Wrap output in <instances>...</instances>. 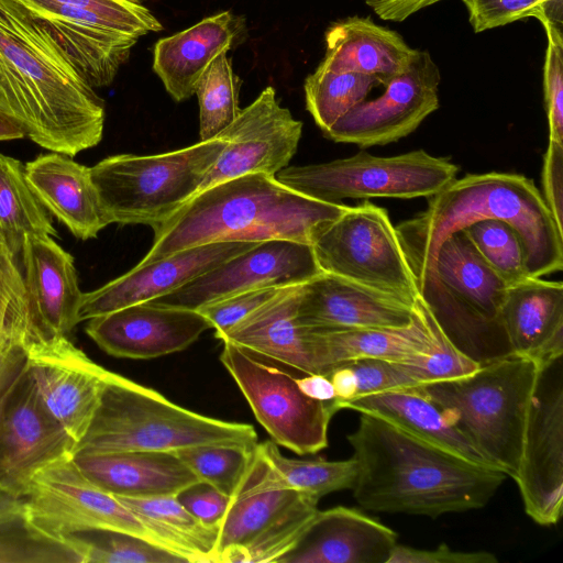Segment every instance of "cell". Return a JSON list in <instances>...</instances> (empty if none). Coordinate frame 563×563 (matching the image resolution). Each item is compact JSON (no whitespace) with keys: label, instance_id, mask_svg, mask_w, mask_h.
Returning a JSON list of instances; mask_svg holds the SVG:
<instances>
[{"label":"cell","instance_id":"1","mask_svg":"<svg viewBox=\"0 0 563 563\" xmlns=\"http://www.w3.org/2000/svg\"><path fill=\"white\" fill-rule=\"evenodd\" d=\"M0 110L52 152L75 156L102 139L103 100L20 0H0Z\"/></svg>","mask_w":563,"mask_h":563},{"label":"cell","instance_id":"2","mask_svg":"<svg viewBox=\"0 0 563 563\" xmlns=\"http://www.w3.org/2000/svg\"><path fill=\"white\" fill-rule=\"evenodd\" d=\"M349 434L357 473L352 487L367 510L437 518L484 507L507 475L360 412Z\"/></svg>","mask_w":563,"mask_h":563},{"label":"cell","instance_id":"3","mask_svg":"<svg viewBox=\"0 0 563 563\" xmlns=\"http://www.w3.org/2000/svg\"><path fill=\"white\" fill-rule=\"evenodd\" d=\"M349 207L305 196L273 175H242L197 192L153 228L152 246L137 265L213 242L290 240L312 245Z\"/></svg>","mask_w":563,"mask_h":563},{"label":"cell","instance_id":"4","mask_svg":"<svg viewBox=\"0 0 563 563\" xmlns=\"http://www.w3.org/2000/svg\"><path fill=\"white\" fill-rule=\"evenodd\" d=\"M424 211L396 227L415 280L427 274L440 244L482 219H499L517 232L529 277L563 267L561 231L532 179L520 174H468L429 197Z\"/></svg>","mask_w":563,"mask_h":563},{"label":"cell","instance_id":"5","mask_svg":"<svg viewBox=\"0 0 563 563\" xmlns=\"http://www.w3.org/2000/svg\"><path fill=\"white\" fill-rule=\"evenodd\" d=\"M257 443L252 424L197 413L152 388L109 372L98 408L75 454L175 452L209 444Z\"/></svg>","mask_w":563,"mask_h":563},{"label":"cell","instance_id":"6","mask_svg":"<svg viewBox=\"0 0 563 563\" xmlns=\"http://www.w3.org/2000/svg\"><path fill=\"white\" fill-rule=\"evenodd\" d=\"M539 368L536 361L512 354L468 375L417 387L493 467L514 478Z\"/></svg>","mask_w":563,"mask_h":563},{"label":"cell","instance_id":"7","mask_svg":"<svg viewBox=\"0 0 563 563\" xmlns=\"http://www.w3.org/2000/svg\"><path fill=\"white\" fill-rule=\"evenodd\" d=\"M227 144L217 135L187 147L154 154H119L90 167L109 224L167 221L197 191Z\"/></svg>","mask_w":563,"mask_h":563},{"label":"cell","instance_id":"8","mask_svg":"<svg viewBox=\"0 0 563 563\" xmlns=\"http://www.w3.org/2000/svg\"><path fill=\"white\" fill-rule=\"evenodd\" d=\"M459 167L423 150L377 157L358 152L347 158L286 166L275 177L310 198L340 203L342 199L431 197L455 179Z\"/></svg>","mask_w":563,"mask_h":563},{"label":"cell","instance_id":"9","mask_svg":"<svg viewBox=\"0 0 563 563\" xmlns=\"http://www.w3.org/2000/svg\"><path fill=\"white\" fill-rule=\"evenodd\" d=\"M320 269L389 294L410 305L419 297L396 228L385 209L364 201L327 225L314 240Z\"/></svg>","mask_w":563,"mask_h":563},{"label":"cell","instance_id":"10","mask_svg":"<svg viewBox=\"0 0 563 563\" xmlns=\"http://www.w3.org/2000/svg\"><path fill=\"white\" fill-rule=\"evenodd\" d=\"M220 361L273 442L299 455L328 446L329 423L340 410L336 401L307 397L296 375L235 344L223 342Z\"/></svg>","mask_w":563,"mask_h":563},{"label":"cell","instance_id":"11","mask_svg":"<svg viewBox=\"0 0 563 563\" xmlns=\"http://www.w3.org/2000/svg\"><path fill=\"white\" fill-rule=\"evenodd\" d=\"M514 479L525 511L534 522H559L563 505L562 356L540 364Z\"/></svg>","mask_w":563,"mask_h":563},{"label":"cell","instance_id":"12","mask_svg":"<svg viewBox=\"0 0 563 563\" xmlns=\"http://www.w3.org/2000/svg\"><path fill=\"white\" fill-rule=\"evenodd\" d=\"M24 496L29 519L55 537L91 530L115 531L169 551L133 511L87 479L73 457L40 471Z\"/></svg>","mask_w":563,"mask_h":563},{"label":"cell","instance_id":"13","mask_svg":"<svg viewBox=\"0 0 563 563\" xmlns=\"http://www.w3.org/2000/svg\"><path fill=\"white\" fill-rule=\"evenodd\" d=\"M76 445L46 406L25 363L0 397V489L24 496L40 471L73 457Z\"/></svg>","mask_w":563,"mask_h":563},{"label":"cell","instance_id":"14","mask_svg":"<svg viewBox=\"0 0 563 563\" xmlns=\"http://www.w3.org/2000/svg\"><path fill=\"white\" fill-rule=\"evenodd\" d=\"M321 272L311 244L267 240L151 301L197 310L249 290L303 284Z\"/></svg>","mask_w":563,"mask_h":563},{"label":"cell","instance_id":"15","mask_svg":"<svg viewBox=\"0 0 563 563\" xmlns=\"http://www.w3.org/2000/svg\"><path fill=\"white\" fill-rule=\"evenodd\" d=\"M439 67L427 51L385 85L382 96L353 107L323 134L362 147L385 145L412 133L439 108Z\"/></svg>","mask_w":563,"mask_h":563},{"label":"cell","instance_id":"16","mask_svg":"<svg viewBox=\"0 0 563 563\" xmlns=\"http://www.w3.org/2000/svg\"><path fill=\"white\" fill-rule=\"evenodd\" d=\"M301 133L302 122L280 106L272 86L266 87L218 134L227 144L197 192L246 174L275 176L288 166Z\"/></svg>","mask_w":563,"mask_h":563},{"label":"cell","instance_id":"17","mask_svg":"<svg viewBox=\"0 0 563 563\" xmlns=\"http://www.w3.org/2000/svg\"><path fill=\"white\" fill-rule=\"evenodd\" d=\"M26 365L53 416L78 443L100 402L109 375L68 336L32 343Z\"/></svg>","mask_w":563,"mask_h":563},{"label":"cell","instance_id":"18","mask_svg":"<svg viewBox=\"0 0 563 563\" xmlns=\"http://www.w3.org/2000/svg\"><path fill=\"white\" fill-rule=\"evenodd\" d=\"M418 295L431 308L489 322H500L508 285L485 262L463 231L438 247L430 271L416 279Z\"/></svg>","mask_w":563,"mask_h":563},{"label":"cell","instance_id":"19","mask_svg":"<svg viewBox=\"0 0 563 563\" xmlns=\"http://www.w3.org/2000/svg\"><path fill=\"white\" fill-rule=\"evenodd\" d=\"M209 329L198 310L145 301L91 318L85 331L111 356L150 360L186 350Z\"/></svg>","mask_w":563,"mask_h":563},{"label":"cell","instance_id":"20","mask_svg":"<svg viewBox=\"0 0 563 563\" xmlns=\"http://www.w3.org/2000/svg\"><path fill=\"white\" fill-rule=\"evenodd\" d=\"M256 243H207L181 250L147 265H136L100 288L82 292L78 321L165 296Z\"/></svg>","mask_w":563,"mask_h":563},{"label":"cell","instance_id":"21","mask_svg":"<svg viewBox=\"0 0 563 563\" xmlns=\"http://www.w3.org/2000/svg\"><path fill=\"white\" fill-rule=\"evenodd\" d=\"M415 316V305L324 272L301 284L296 313L313 330L401 328Z\"/></svg>","mask_w":563,"mask_h":563},{"label":"cell","instance_id":"22","mask_svg":"<svg viewBox=\"0 0 563 563\" xmlns=\"http://www.w3.org/2000/svg\"><path fill=\"white\" fill-rule=\"evenodd\" d=\"M21 262L33 343L68 336L82 297L73 256L49 235H27Z\"/></svg>","mask_w":563,"mask_h":563},{"label":"cell","instance_id":"23","mask_svg":"<svg viewBox=\"0 0 563 563\" xmlns=\"http://www.w3.org/2000/svg\"><path fill=\"white\" fill-rule=\"evenodd\" d=\"M397 533L344 506L317 510L296 547L278 563H387Z\"/></svg>","mask_w":563,"mask_h":563},{"label":"cell","instance_id":"24","mask_svg":"<svg viewBox=\"0 0 563 563\" xmlns=\"http://www.w3.org/2000/svg\"><path fill=\"white\" fill-rule=\"evenodd\" d=\"M300 289L301 284L284 287L217 339L300 374L318 373L311 333L296 318Z\"/></svg>","mask_w":563,"mask_h":563},{"label":"cell","instance_id":"25","mask_svg":"<svg viewBox=\"0 0 563 563\" xmlns=\"http://www.w3.org/2000/svg\"><path fill=\"white\" fill-rule=\"evenodd\" d=\"M500 321L512 354L543 364L563 356V285L540 277L508 286Z\"/></svg>","mask_w":563,"mask_h":563},{"label":"cell","instance_id":"26","mask_svg":"<svg viewBox=\"0 0 563 563\" xmlns=\"http://www.w3.org/2000/svg\"><path fill=\"white\" fill-rule=\"evenodd\" d=\"M412 322L401 328L309 329L318 373L361 358L408 362L427 354L437 342L432 316L420 299Z\"/></svg>","mask_w":563,"mask_h":563},{"label":"cell","instance_id":"27","mask_svg":"<svg viewBox=\"0 0 563 563\" xmlns=\"http://www.w3.org/2000/svg\"><path fill=\"white\" fill-rule=\"evenodd\" d=\"M73 460L87 479L113 496H170L199 482L175 452L76 453Z\"/></svg>","mask_w":563,"mask_h":563},{"label":"cell","instance_id":"28","mask_svg":"<svg viewBox=\"0 0 563 563\" xmlns=\"http://www.w3.org/2000/svg\"><path fill=\"white\" fill-rule=\"evenodd\" d=\"M24 167L26 179L41 203L77 239H93L109 224L90 167L56 152L38 155Z\"/></svg>","mask_w":563,"mask_h":563},{"label":"cell","instance_id":"29","mask_svg":"<svg viewBox=\"0 0 563 563\" xmlns=\"http://www.w3.org/2000/svg\"><path fill=\"white\" fill-rule=\"evenodd\" d=\"M325 55L319 68L360 73L383 86L405 71L418 53L397 32L360 16L331 25L325 33Z\"/></svg>","mask_w":563,"mask_h":563},{"label":"cell","instance_id":"30","mask_svg":"<svg viewBox=\"0 0 563 563\" xmlns=\"http://www.w3.org/2000/svg\"><path fill=\"white\" fill-rule=\"evenodd\" d=\"M236 35L230 11L202 19L192 26L159 38L153 52V70L178 102L195 95L196 84L221 52H228Z\"/></svg>","mask_w":563,"mask_h":563},{"label":"cell","instance_id":"31","mask_svg":"<svg viewBox=\"0 0 563 563\" xmlns=\"http://www.w3.org/2000/svg\"><path fill=\"white\" fill-rule=\"evenodd\" d=\"M302 495L277 483L256 444L252 462L230 496L229 506L219 523L217 563H221L222 555L228 551L251 541Z\"/></svg>","mask_w":563,"mask_h":563},{"label":"cell","instance_id":"32","mask_svg":"<svg viewBox=\"0 0 563 563\" xmlns=\"http://www.w3.org/2000/svg\"><path fill=\"white\" fill-rule=\"evenodd\" d=\"M341 408L378 416L434 445L493 467L417 386L356 397Z\"/></svg>","mask_w":563,"mask_h":563},{"label":"cell","instance_id":"33","mask_svg":"<svg viewBox=\"0 0 563 563\" xmlns=\"http://www.w3.org/2000/svg\"><path fill=\"white\" fill-rule=\"evenodd\" d=\"M186 563H217L219 528L192 516L176 495L156 497L114 496Z\"/></svg>","mask_w":563,"mask_h":563},{"label":"cell","instance_id":"34","mask_svg":"<svg viewBox=\"0 0 563 563\" xmlns=\"http://www.w3.org/2000/svg\"><path fill=\"white\" fill-rule=\"evenodd\" d=\"M0 235L4 250L16 263L27 235L57 236L47 210L26 179L24 165L1 153Z\"/></svg>","mask_w":563,"mask_h":563},{"label":"cell","instance_id":"35","mask_svg":"<svg viewBox=\"0 0 563 563\" xmlns=\"http://www.w3.org/2000/svg\"><path fill=\"white\" fill-rule=\"evenodd\" d=\"M257 449L282 487L318 500L333 492L352 489L355 483L357 465L353 456L344 461L289 459L273 441L257 443Z\"/></svg>","mask_w":563,"mask_h":563},{"label":"cell","instance_id":"36","mask_svg":"<svg viewBox=\"0 0 563 563\" xmlns=\"http://www.w3.org/2000/svg\"><path fill=\"white\" fill-rule=\"evenodd\" d=\"M378 81L360 73H334L317 68L305 81L307 110L325 132L342 115L366 100Z\"/></svg>","mask_w":563,"mask_h":563},{"label":"cell","instance_id":"37","mask_svg":"<svg viewBox=\"0 0 563 563\" xmlns=\"http://www.w3.org/2000/svg\"><path fill=\"white\" fill-rule=\"evenodd\" d=\"M318 501L302 495L246 544L224 553L221 563H278L306 532L318 510Z\"/></svg>","mask_w":563,"mask_h":563},{"label":"cell","instance_id":"38","mask_svg":"<svg viewBox=\"0 0 563 563\" xmlns=\"http://www.w3.org/2000/svg\"><path fill=\"white\" fill-rule=\"evenodd\" d=\"M0 563H81L66 538L34 525L24 511L0 518Z\"/></svg>","mask_w":563,"mask_h":563},{"label":"cell","instance_id":"39","mask_svg":"<svg viewBox=\"0 0 563 563\" xmlns=\"http://www.w3.org/2000/svg\"><path fill=\"white\" fill-rule=\"evenodd\" d=\"M241 84L227 52L214 57L201 74L195 88L199 102L200 141L216 137L238 117Z\"/></svg>","mask_w":563,"mask_h":563},{"label":"cell","instance_id":"40","mask_svg":"<svg viewBox=\"0 0 563 563\" xmlns=\"http://www.w3.org/2000/svg\"><path fill=\"white\" fill-rule=\"evenodd\" d=\"M81 563H183L181 558L142 538L107 530L65 536ZM186 563V562H185Z\"/></svg>","mask_w":563,"mask_h":563},{"label":"cell","instance_id":"41","mask_svg":"<svg viewBox=\"0 0 563 563\" xmlns=\"http://www.w3.org/2000/svg\"><path fill=\"white\" fill-rule=\"evenodd\" d=\"M461 231L508 286L529 277L521 241L511 225L499 219L487 218Z\"/></svg>","mask_w":563,"mask_h":563},{"label":"cell","instance_id":"42","mask_svg":"<svg viewBox=\"0 0 563 563\" xmlns=\"http://www.w3.org/2000/svg\"><path fill=\"white\" fill-rule=\"evenodd\" d=\"M255 446L209 444L181 449L175 453L199 482L230 497L247 471Z\"/></svg>","mask_w":563,"mask_h":563},{"label":"cell","instance_id":"43","mask_svg":"<svg viewBox=\"0 0 563 563\" xmlns=\"http://www.w3.org/2000/svg\"><path fill=\"white\" fill-rule=\"evenodd\" d=\"M0 338L26 349L33 343L30 310L19 264L0 250Z\"/></svg>","mask_w":563,"mask_h":563},{"label":"cell","instance_id":"44","mask_svg":"<svg viewBox=\"0 0 563 563\" xmlns=\"http://www.w3.org/2000/svg\"><path fill=\"white\" fill-rule=\"evenodd\" d=\"M433 328L437 338L435 345L427 354L408 362H399L416 383L420 385L452 379L468 375L478 368V364L462 354L448 340L434 319Z\"/></svg>","mask_w":563,"mask_h":563},{"label":"cell","instance_id":"45","mask_svg":"<svg viewBox=\"0 0 563 563\" xmlns=\"http://www.w3.org/2000/svg\"><path fill=\"white\" fill-rule=\"evenodd\" d=\"M75 10L97 14L120 34L139 38L163 29L159 21L142 4L126 0H52Z\"/></svg>","mask_w":563,"mask_h":563},{"label":"cell","instance_id":"46","mask_svg":"<svg viewBox=\"0 0 563 563\" xmlns=\"http://www.w3.org/2000/svg\"><path fill=\"white\" fill-rule=\"evenodd\" d=\"M548 38L543 68L549 141L563 143V32L542 23Z\"/></svg>","mask_w":563,"mask_h":563},{"label":"cell","instance_id":"47","mask_svg":"<svg viewBox=\"0 0 563 563\" xmlns=\"http://www.w3.org/2000/svg\"><path fill=\"white\" fill-rule=\"evenodd\" d=\"M474 32L503 26L525 18L538 19L548 0H462Z\"/></svg>","mask_w":563,"mask_h":563},{"label":"cell","instance_id":"48","mask_svg":"<svg viewBox=\"0 0 563 563\" xmlns=\"http://www.w3.org/2000/svg\"><path fill=\"white\" fill-rule=\"evenodd\" d=\"M283 288L267 287L235 294L203 305L197 310L209 321L217 338L275 297Z\"/></svg>","mask_w":563,"mask_h":563},{"label":"cell","instance_id":"49","mask_svg":"<svg viewBox=\"0 0 563 563\" xmlns=\"http://www.w3.org/2000/svg\"><path fill=\"white\" fill-rule=\"evenodd\" d=\"M344 364L352 369L355 376L356 396L354 398L419 385L410 377L399 362L380 358H361Z\"/></svg>","mask_w":563,"mask_h":563},{"label":"cell","instance_id":"50","mask_svg":"<svg viewBox=\"0 0 563 563\" xmlns=\"http://www.w3.org/2000/svg\"><path fill=\"white\" fill-rule=\"evenodd\" d=\"M179 503L197 519L219 528L230 497L209 484L198 482L177 495Z\"/></svg>","mask_w":563,"mask_h":563},{"label":"cell","instance_id":"51","mask_svg":"<svg viewBox=\"0 0 563 563\" xmlns=\"http://www.w3.org/2000/svg\"><path fill=\"white\" fill-rule=\"evenodd\" d=\"M493 553L485 551L461 552L441 544L433 550L396 544L387 563H496Z\"/></svg>","mask_w":563,"mask_h":563},{"label":"cell","instance_id":"52","mask_svg":"<svg viewBox=\"0 0 563 563\" xmlns=\"http://www.w3.org/2000/svg\"><path fill=\"white\" fill-rule=\"evenodd\" d=\"M542 186L544 202L563 231V143L549 141L543 158Z\"/></svg>","mask_w":563,"mask_h":563},{"label":"cell","instance_id":"53","mask_svg":"<svg viewBox=\"0 0 563 563\" xmlns=\"http://www.w3.org/2000/svg\"><path fill=\"white\" fill-rule=\"evenodd\" d=\"M26 363L24 347L0 338V397Z\"/></svg>","mask_w":563,"mask_h":563},{"label":"cell","instance_id":"54","mask_svg":"<svg viewBox=\"0 0 563 563\" xmlns=\"http://www.w3.org/2000/svg\"><path fill=\"white\" fill-rule=\"evenodd\" d=\"M383 20L400 22L441 0H365Z\"/></svg>","mask_w":563,"mask_h":563},{"label":"cell","instance_id":"55","mask_svg":"<svg viewBox=\"0 0 563 563\" xmlns=\"http://www.w3.org/2000/svg\"><path fill=\"white\" fill-rule=\"evenodd\" d=\"M295 382L298 388L311 399L322 402H338L333 385L325 374H301L299 377L295 376Z\"/></svg>","mask_w":563,"mask_h":563},{"label":"cell","instance_id":"56","mask_svg":"<svg viewBox=\"0 0 563 563\" xmlns=\"http://www.w3.org/2000/svg\"><path fill=\"white\" fill-rule=\"evenodd\" d=\"M25 136L21 123L0 110V141L23 139Z\"/></svg>","mask_w":563,"mask_h":563},{"label":"cell","instance_id":"57","mask_svg":"<svg viewBox=\"0 0 563 563\" xmlns=\"http://www.w3.org/2000/svg\"><path fill=\"white\" fill-rule=\"evenodd\" d=\"M25 510V496L0 489V518Z\"/></svg>","mask_w":563,"mask_h":563},{"label":"cell","instance_id":"58","mask_svg":"<svg viewBox=\"0 0 563 563\" xmlns=\"http://www.w3.org/2000/svg\"><path fill=\"white\" fill-rule=\"evenodd\" d=\"M132 3L141 4L144 0H126Z\"/></svg>","mask_w":563,"mask_h":563},{"label":"cell","instance_id":"59","mask_svg":"<svg viewBox=\"0 0 563 563\" xmlns=\"http://www.w3.org/2000/svg\"><path fill=\"white\" fill-rule=\"evenodd\" d=\"M0 250H3V251H5V250H4V245H3V242H2V239H1V235H0Z\"/></svg>","mask_w":563,"mask_h":563}]
</instances>
